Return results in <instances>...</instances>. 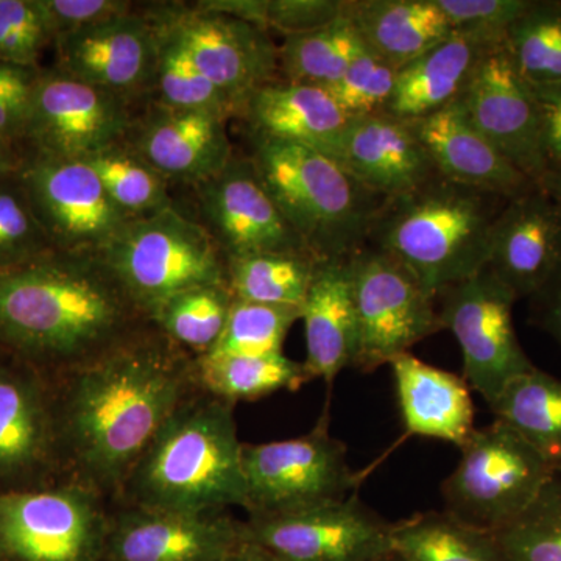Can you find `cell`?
<instances>
[{
  "label": "cell",
  "mask_w": 561,
  "mask_h": 561,
  "mask_svg": "<svg viewBox=\"0 0 561 561\" xmlns=\"http://www.w3.org/2000/svg\"><path fill=\"white\" fill-rule=\"evenodd\" d=\"M504 198L437 175L419 190L383 201L367 245L389 254L432 297L482 272Z\"/></svg>",
  "instance_id": "277c9868"
},
{
  "label": "cell",
  "mask_w": 561,
  "mask_h": 561,
  "mask_svg": "<svg viewBox=\"0 0 561 561\" xmlns=\"http://www.w3.org/2000/svg\"><path fill=\"white\" fill-rule=\"evenodd\" d=\"M249 538L228 512L187 513L122 504L111 513L105 561H221Z\"/></svg>",
  "instance_id": "ac0fdd59"
},
{
  "label": "cell",
  "mask_w": 561,
  "mask_h": 561,
  "mask_svg": "<svg viewBox=\"0 0 561 561\" xmlns=\"http://www.w3.org/2000/svg\"><path fill=\"white\" fill-rule=\"evenodd\" d=\"M540 190L548 195L549 201L552 202L553 208L561 217V168L553 169V171L546 173L545 179L540 183Z\"/></svg>",
  "instance_id": "f5cc1de1"
},
{
  "label": "cell",
  "mask_w": 561,
  "mask_h": 561,
  "mask_svg": "<svg viewBox=\"0 0 561 561\" xmlns=\"http://www.w3.org/2000/svg\"><path fill=\"white\" fill-rule=\"evenodd\" d=\"M364 49L359 33L343 13L341 20L319 31L284 38L279 44L280 80L327 90Z\"/></svg>",
  "instance_id": "d590c367"
},
{
  "label": "cell",
  "mask_w": 561,
  "mask_h": 561,
  "mask_svg": "<svg viewBox=\"0 0 561 561\" xmlns=\"http://www.w3.org/2000/svg\"><path fill=\"white\" fill-rule=\"evenodd\" d=\"M490 47L451 35L398 70L393 94L383 113L415 122L459 101Z\"/></svg>",
  "instance_id": "f1b7e54d"
},
{
  "label": "cell",
  "mask_w": 561,
  "mask_h": 561,
  "mask_svg": "<svg viewBox=\"0 0 561 561\" xmlns=\"http://www.w3.org/2000/svg\"><path fill=\"white\" fill-rule=\"evenodd\" d=\"M99 256L147 319L180 291L227 284V257L219 245L176 206L128 220Z\"/></svg>",
  "instance_id": "8992f818"
},
{
  "label": "cell",
  "mask_w": 561,
  "mask_h": 561,
  "mask_svg": "<svg viewBox=\"0 0 561 561\" xmlns=\"http://www.w3.org/2000/svg\"><path fill=\"white\" fill-rule=\"evenodd\" d=\"M55 249L36 220L20 173L0 180V271L16 267Z\"/></svg>",
  "instance_id": "b9f144b4"
},
{
  "label": "cell",
  "mask_w": 561,
  "mask_h": 561,
  "mask_svg": "<svg viewBox=\"0 0 561 561\" xmlns=\"http://www.w3.org/2000/svg\"><path fill=\"white\" fill-rule=\"evenodd\" d=\"M504 47L527 83L561 81V2H531Z\"/></svg>",
  "instance_id": "74e56055"
},
{
  "label": "cell",
  "mask_w": 561,
  "mask_h": 561,
  "mask_svg": "<svg viewBox=\"0 0 561 561\" xmlns=\"http://www.w3.org/2000/svg\"><path fill=\"white\" fill-rule=\"evenodd\" d=\"M44 18L54 38L57 41L98 27L116 20L136 9L127 0H38Z\"/></svg>",
  "instance_id": "7dc6e473"
},
{
  "label": "cell",
  "mask_w": 561,
  "mask_h": 561,
  "mask_svg": "<svg viewBox=\"0 0 561 561\" xmlns=\"http://www.w3.org/2000/svg\"><path fill=\"white\" fill-rule=\"evenodd\" d=\"M58 376L62 468L105 497L121 496L165 421L198 390L194 357L153 327Z\"/></svg>",
  "instance_id": "6da1fadb"
},
{
  "label": "cell",
  "mask_w": 561,
  "mask_h": 561,
  "mask_svg": "<svg viewBox=\"0 0 561 561\" xmlns=\"http://www.w3.org/2000/svg\"><path fill=\"white\" fill-rule=\"evenodd\" d=\"M397 72L365 47L327 91L350 119L383 113L393 94Z\"/></svg>",
  "instance_id": "7bdbcfd3"
},
{
  "label": "cell",
  "mask_w": 561,
  "mask_h": 561,
  "mask_svg": "<svg viewBox=\"0 0 561 561\" xmlns=\"http://www.w3.org/2000/svg\"><path fill=\"white\" fill-rule=\"evenodd\" d=\"M157 27V65L150 101L172 110L208 111L236 119L230 102L198 68L190 49L157 7H147ZM147 102V103H149Z\"/></svg>",
  "instance_id": "1f68e13d"
},
{
  "label": "cell",
  "mask_w": 561,
  "mask_h": 561,
  "mask_svg": "<svg viewBox=\"0 0 561 561\" xmlns=\"http://www.w3.org/2000/svg\"><path fill=\"white\" fill-rule=\"evenodd\" d=\"M485 268L516 300L535 297L561 271V217L540 187L502 206Z\"/></svg>",
  "instance_id": "7402d4cb"
},
{
  "label": "cell",
  "mask_w": 561,
  "mask_h": 561,
  "mask_svg": "<svg viewBox=\"0 0 561 561\" xmlns=\"http://www.w3.org/2000/svg\"><path fill=\"white\" fill-rule=\"evenodd\" d=\"M249 516L305 511L353 494L356 478L345 445L328 432V421L287 440L242 448Z\"/></svg>",
  "instance_id": "30bf717a"
},
{
  "label": "cell",
  "mask_w": 561,
  "mask_h": 561,
  "mask_svg": "<svg viewBox=\"0 0 561 561\" xmlns=\"http://www.w3.org/2000/svg\"><path fill=\"white\" fill-rule=\"evenodd\" d=\"M556 468L500 420L472 432L442 485L445 512L474 529L515 522L556 478Z\"/></svg>",
  "instance_id": "52a82bcc"
},
{
  "label": "cell",
  "mask_w": 561,
  "mask_h": 561,
  "mask_svg": "<svg viewBox=\"0 0 561 561\" xmlns=\"http://www.w3.org/2000/svg\"><path fill=\"white\" fill-rule=\"evenodd\" d=\"M221 561H280L250 537Z\"/></svg>",
  "instance_id": "f907efd6"
},
{
  "label": "cell",
  "mask_w": 561,
  "mask_h": 561,
  "mask_svg": "<svg viewBox=\"0 0 561 561\" xmlns=\"http://www.w3.org/2000/svg\"><path fill=\"white\" fill-rule=\"evenodd\" d=\"M530 300L535 320L561 346V271Z\"/></svg>",
  "instance_id": "681fc988"
},
{
  "label": "cell",
  "mask_w": 561,
  "mask_h": 561,
  "mask_svg": "<svg viewBox=\"0 0 561 561\" xmlns=\"http://www.w3.org/2000/svg\"><path fill=\"white\" fill-rule=\"evenodd\" d=\"M99 253L51 250L0 271V353L61 375L150 328Z\"/></svg>",
  "instance_id": "7a4b0ae2"
},
{
  "label": "cell",
  "mask_w": 561,
  "mask_h": 561,
  "mask_svg": "<svg viewBox=\"0 0 561 561\" xmlns=\"http://www.w3.org/2000/svg\"><path fill=\"white\" fill-rule=\"evenodd\" d=\"M301 308L234 300L219 345L210 354L268 356L283 353L284 341Z\"/></svg>",
  "instance_id": "60d3db41"
},
{
  "label": "cell",
  "mask_w": 561,
  "mask_h": 561,
  "mask_svg": "<svg viewBox=\"0 0 561 561\" xmlns=\"http://www.w3.org/2000/svg\"><path fill=\"white\" fill-rule=\"evenodd\" d=\"M453 35L478 41L490 49L505 46L512 25L531 0H437Z\"/></svg>",
  "instance_id": "ee69618b"
},
{
  "label": "cell",
  "mask_w": 561,
  "mask_h": 561,
  "mask_svg": "<svg viewBox=\"0 0 561 561\" xmlns=\"http://www.w3.org/2000/svg\"><path fill=\"white\" fill-rule=\"evenodd\" d=\"M321 261L309 253H260L227 260L234 300L301 308Z\"/></svg>",
  "instance_id": "e575fe53"
},
{
  "label": "cell",
  "mask_w": 561,
  "mask_h": 561,
  "mask_svg": "<svg viewBox=\"0 0 561 561\" xmlns=\"http://www.w3.org/2000/svg\"><path fill=\"white\" fill-rule=\"evenodd\" d=\"M530 88L540 119L542 154L551 172L561 168V81L530 84Z\"/></svg>",
  "instance_id": "c3c4849f"
},
{
  "label": "cell",
  "mask_w": 561,
  "mask_h": 561,
  "mask_svg": "<svg viewBox=\"0 0 561 561\" xmlns=\"http://www.w3.org/2000/svg\"><path fill=\"white\" fill-rule=\"evenodd\" d=\"M241 119L250 131L289 140L337 162L351 122L324 88L283 80L254 91Z\"/></svg>",
  "instance_id": "d4e9b609"
},
{
  "label": "cell",
  "mask_w": 561,
  "mask_h": 561,
  "mask_svg": "<svg viewBox=\"0 0 561 561\" xmlns=\"http://www.w3.org/2000/svg\"><path fill=\"white\" fill-rule=\"evenodd\" d=\"M378 561H402V560L398 559V557L394 556V553H390V556L383 557V559L378 560Z\"/></svg>",
  "instance_id": "db71d44e"
},
{
  "label": "cell",
  "mask_w": 561,
  "mask_h": 561,
  "mask_svg": "<svg viewBox=\"0 0 561 561\" xmlns=\"http://www.w3.org/2000/svg\"><path fill=\"white\" fill-rule=\"evenodd\" d=\"M202 9L217 11L271 33L302 35L341 20L345 0H202Z\"/></svg>",
  "instance_id": "f35d334b"
},
{
  "label": "cell",
  "mask_w": 561,
  "mask_h": 561,
  "mask_svg": "<svg viewBox=\"0 0 561 561\" xmlns=\"http://www.w3.org/2000/svg\"><path fill=\"white\" fill-rule=\"evenodd\" d=\"M62 471L49 376L0 360V493L51 485Z\"/></svg>",
  "instance_id": "2e32d148"
},
{
  "label": "cell",
  "mask_w": 561,
  "mask_h": 561,
  "mask_svg": "<svg viewBox=\"0 0 561 561\" xmlns=\"http://www.w3.org/2000/svg\"><path fill=\"white\" fill-rule=\"evenodd\" d=\"M105 496L73 479L0 493V561H105Z\"/></svg>",
  "instance_id": "ba28073f"
},
{
  "label": "cell",
  "mask_w": 561,
  "mask_h": 561,
  "mask_svg": "<svg viewBox=\"0 0 561 561\" xmlns=\"http://www.w3.org/2000/svg\"><path fill=\"white\" fill-rule=\"evenodd\" d=\"M557 476H559V478L561 479V467L559 468V470H557Z\"/></svg>",
  "instance_id": "11a10c76"
},
{
  "label": "cell",
  "mask_w": 561,
  "mask_h": 561,
  "mask_svg": "<svg viewBox=\"0 0 561 561\" xmlns=\"http://www.w3.org/2000/svg\"><path fill=\"white\" fill-rule=\"evenodd\" d=\"M81 161L90 165L111 202L130 219L153 216L175 206L169 194V181L124 142Z\"/></svg>",
  "instance_id": "8d00e7d4"
},
{
  "label": "cell",
  "mask_w": 561,
  "mask_h": 561,
  "mask_svg": "<svg viewBox=\"0 0 561 561\" xmlns=\"http://www.w3.org/2000/svg\"><path fill=\"white\" fill-rule=\"evenodd\" d=\"M339 164L382 201L419 190L438 175L411 122L387 113L351 119Z\"/></svg>",
  "instance_id": "603a6c76"
},
{
  "label": "cell",
  "mask_w": 561,
  "mask_h": 561,
  "mask_svg": "<svg viewBox=\"0 0 561 561\" xmlns=\"http://www.w3.org/2000/svg\"><path fill=\"white\" fill-rule=\"evenodd\" d=\"M411 125L443 179L504 201L537 187L471 124L460 101Z\"/></svg>",
  "instance_id": "cb8c5ba5"
},
{
  "label": "cell",
  "mask_w": 561,
  "mask_h": 561,
  "mask_svg": "<svg viewBox=\"0 0 561 561\" xmlns=\"http://www.w3.org/2000/svg\"><path fill=\"white\" fill-rule=\"evenodd\" d=\"M250 540L280 561H378L391 552V523L356 496L305 511L247 518Z\"/></svg>",
  "instance_id": "5bb4252c"
},
{
  "label": "cell",
  "mask_w": 561,
  "mask_h": 561,
  "mask_svg": "<svg viewBox=\"0 0 561 561\" xmlns=\"http://www.w3.org/2000/svg\"><path fill=\"white\" fill-rule=\"evenodd\" d=\"M192 190L197 208L194 219L227 260L260 253H309L261 183L249 154L234 153L224 171Z\"/></svg>",
  "instance_id": "e0dca14e"
},
{
  "label": "cell",
  "mask_w": 561,
  "mask_h": 561,
  "mask_svg": "<svg viewBox=\"0 0 561 561\" xmlns=\"http://www.w3.org/2000/svg\"><path fill=\"white\" fill-rule=\"evenodd\" d=\"M133 106L62 70L41 69L21 150L83 160L124 142L135 117Z\"/></svg>",
  "instance_id": "7c38bea8"
},
{
  "label": "cell",
  "mask_w": 561,
  "mask_h": 561,
  "mask_svg": "<svg viewBox=\"0 0 561 561\" xmlns=\"http://www.w3.org/2000/svg\"><path fill=\"white\" fill-rule=\"evenodd\" d=\"M20 179L43 230L57 250L99 253L130 217L81 160L22 151Z\"/></svg>",
  "instance_id": "4fadbf2b"
},
{
  "label": "cell",
  "mask_w": 561,
  "mask_h": 561,
  "mask_svg": "<svg viewBox=\"0 0 561 561\" xmlns=\"http://www.w3.org/2000/svg\"><path fill=\"white\" fill-rule=\"evenodd\" d=\"M232 301L227 284L192 287L161 302L151 311L149 321L192 357H202L219 345Z\"/></svg>",
  "instance_id": "836d02e7"
},
{
  "label": "cell",
  "mask_w": 561,
  "mask_h": 561,
  "mask_svg": "<svg viewBox=\"0 0 561 561\" xmlns=\"http://www.w3.org/2000/svg\"><path fill=\"white\" fill-rule=\"evenodd\" d=\"M250 149L261 183L316 260H348L367 245L383 201L337 161L254 131H250Z\"/></svg>",
  "instance_id": "5b68a950"
},
{
  "label": "cell",
  "mask_w": 561,
  "mask_h": 561,
  "mask_svg": "<svg viewBox=\"0 0 561 561\" xmlns=\"http://www.w3.org/2000/svg\"><path fill=\"white\" fill-rule=\"evenodd\" d=\"M494 419L534 446L553 468L561 467V381L534 367L512 379L490 405Z\"/></svg>",
  "instance_id": "4dcf8cb0"
},
{
  "label": "cell",
  "mask_w": 561,
  "mask_h": 561,
  "mask_svg": "<svg viewBox=\"0 0 561 561\" xmlns=\"http://www.w3.org/2000/svg\"><path fill=\"white\" fill-rule=\"evenodd\" d=\"M507 561H561V479L556 474L522 516L494 531Z\"/></svg>",
  "instance_id": "ab89813d"
},
{
  "label": "cell",
  "mask_w": 561,
  "mask_h": 561,
  "mask_svg": "<svg viewBox=\"0 0 561 561\" xmlns=\"http://www.w3.org/2000/svg\"><path fill=\"white\" fill-rule=\"evenodd\" d=\"M357 345L353 367L370 373L443 331L435 298L404 265L365 245L350 257Z\"/></svg>",
  "instance_id": "9c48e42d"
},
{
  "label": "cell",
  "mask_w": 561,
  "mask_h": 561,
  "mask_svg": "<svg viewBox=\"0 0 561 561\" xmlns=\"http://www.w3.org/2000/svg\"><path fill=\"white\" fill-rule=\"evenodd\" d=\"M391 552L402 561H507L493 534L449 513H416L391 524Z\"/></svg>",
  "instance_id": "d6a6232c"
},
{
  "label": "cell",
  "mask_w": 561,
  "mask_h": 561,
  "mask_svg": "<svg viewBox=\"0 0 561 561\" xmlns=\"http://www.w3.org/2000/svg\"><path fill=\"white\" fill-rule=\"evenodd\" d=\"M192 57L241 119L254 91L279 81V46L271 33L197 3H158Z\"/></svg>",
  "instance_id": "9a60e30c"
},
{
  "label": "cell",
  "mask_w": 561,
  "mask_h": 561,
  "mask_svg": "<svg viewBox=\"0 0 561 561\" xmlns=\"http://www.w3.org/2000/svg\"><path fill=\"white\" fill-rule=\"evenodd\" d=\"M54 38L38 0H0V61L41 68Z\"/></svg>",
  "instance_id": "f6af8a7d"
},
{
  "label": "cell",
  "mask_w": 561,
  "mask_h": 561,
  "mask_svg": "<svg viewBox=\"0 0 561 561\" xmlns=\"http://www.w3.org/2000/svg\"><path fill=\"white\" fill-rule=\"evenodd\" d=\"M194 376L198 390L234 405L283 390H298L302 383L311 381L302 362L291 360L284 353L268 356L206 354L194 357Z\"/></svg>",
  "instance_id": "f546056e"
},
{
  "label": "cell",
  "mask_w": 561,
  "mask_h": 561,
  "mask_svg": "<svg viewBox=\"0 0 561 561\" xmlns=\"http://www.w3.org/2000/svg\"><path fill=\"white\" fill-rule=\"evenodd\" d=\"M24 154L22 150L0 140V180L10 179L21 172Z\"/></svg>",
  "instance_id": "816d5d0a"
},
{
  "label": "cell",
  "mask_w": 561,
  "mask_h": 561,
  "mask_svg": "<svg viewBox=\"0 0 561 561\" xmlns=\"http://www.w3.org/2000/svg\"><path fill=\"white\" fill-rule=\"evenodd\" d=\"M41 69L0 61V140L22 149Z\"/></svg>",
  "instance_id": "bcb514c9"
},
{
  "label": "cell",
  "mask_w": 561,
  "mask_h": 561,
  "mask_svg": "<svg viewBox=\"0 0 561 561\" xmlns=\"http://www.w3.org/2000/svg\"><path fill=\"white\" fill-rule=\"evenodd\" d=\"M405 431L461 446L476 431L471 389L460 376L401 354L390 364Z\"/></svg>",
  "instance_id": "484cf974"
},
{
  "label": "cell",
  "mask_w": 561,
  "mask_h": 561,
  "mask_svg": "<svg viewBox=\"0 0 561 561\" xmlns=\"http://www.w3.org/2000/svg\"><path fill=\"white\" fill-rule=\"evenodd\" d=\"M309 379L328 386L345 368L353 367L357 320L348 260L321 261L301 305Z\"/></svg>",
  "instance_id": "4316f807"
},
{
  "label": "cell",
  "mask_w": 561,
  "mask_h": 561,
  "mask_svg": "<svg viewBox=\"0 0 561 561\" xmlns=\"http://www.w3.org/2000/svg\"><path fill=\"white\" fill-rule=\"evenodd\" d=\"M228 119L208 111L172 110L147 103L133 117L124 144L169 183L194 187L213 179L234 157Z\"/></svg>",
  "instance_id": "44dd1931"
},
{
  "label": "cell",
  "mask_w": 561,
  "mask_h": 561,
  "mask_svg": "<svg viewBox=\"0 0 561 561\" xmlns=\"http://www.w3.org/2000/svg\"><path fill=\"white\" fill-rule=\"evenodd\" d=\"M362 43L400 70L453 35L437 0H345Z\"/></svg>",
  "instance_id": "83f0119b"
},
{
  "label": "cell",
  "mask_w": 561,
  "mask_h": 561,
  "mask_svg": "<svg viewBox=\"0 0 561 561\" xmlns=\"http://www.w3.org/2000/svg\"><path fill=\"white\" fill-rule=\"evenodd\" d=\"M443 330L453 332L463 357V379L493 404L516 376L535 367L516 335L513 297L486 268L438 295Z\"/></svg>",
  "instance_id": "8fae6325"
},
{
  "label": "cell",
  "mask_w": 561,
  "mask_h": 561,
  "mask_svg": "<svg viewBox=\"0 0 561 561\" xmlns=\"http://www.w3.org/2000/svg\"><path fill=\"white\" fill-rule=\"evenodd\" d=\"M459 101L471 124L535 186H540L548 165L537 103L505 47L490 50L479 61Z\"/></svg>",
  "instance_id": "d6986e66"
},
{
  "label": "cell",
  "mask_w": 561,
  "mask_h": 561,
  "mask_svg": "<svg viewBox=\"0 0 561 561\" xmlns=\"http://www.w3.org/2000/svg\"><path fill=\"white\" fill-rule=\"evenodd\" d=\"M55 69L136 105L150 101L157 27L147 7L54 44Z\"/></svg>",
  "instance_id": "ffe728a7"
},
{
  "label": "cell",
  "mask_w": 561,
  "mask_h": 561,
  "mask_svg": "<svg viewBox=\"0 0 561 561\" xmlns=\"http://www.w3.org/2000/svg\"><path fill=\"white\" fill-rule=\"evenodd\" d=\"M242 448L234 404L197 390L165 421L119 497L158 511H245Z\"/></svg>",
  "instance_id": "3957f363"
}]
</instances>
